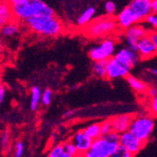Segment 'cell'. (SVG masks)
<instances>
[{"label":"cell","instance_id":"obj_1","mask_svg":"<svg viewBox=\"0 0 157 157\" xmlns=\"http://www.w3.org/2000/svg\"><path fill=\"white\" fill-rule=\"evenodd\" d=\"M13 18L26 21L35 16H55L54 9L41 0H10Z\"/></svg>","mask_w":157,"mask_h":157},{"label":"cell","instance_id":"obj_2","mask_svg":"<svg viewBox=\"0 0 157 157\" xmlns=\"http://www.w3.org/2000/svg\"><path fill=\"white\" fill-rule=\"evenodd\" d=\"M25 26L32 32L44 37L54 38L60 35L64 25L60 19L55 16H35L24 22Z\"/></svg>","mask_w":157,"mask_h":157},{"label":"cell","instance_id":"obj_3","mask_svg":"<svg viewBox=\"0 0 157 157\" xmlns=\"http://www.w3.org/2000/svg\"><path fill=\"white\" fill-rule=\"evenodd\" d=\"M121 135L112 132L93 141L91 148L81 157H110L120 146Z\"/></svg>","mask_w":157,"mask_h":157},{"label":"cell","instance_id":"obj_4","mask_svg":"<svg viewBox=\"0 0 157 157\" xmlns=\"http://www.w3.org/2000/svg\"><path fill=\"white\" fill-rule=\"evenodd\" d=\"M119 28L116 18L108 16H100L95 18L89 25L84 27V33L90 38H107V36L116 32Z\"/></svg>","mask_w":157,"mask_h":157},{"label":"cell","instance_id":"obj_5","mask_svg":"<svg viewBox=\"0 0 157 157\" xmlns=\"http://www.w3.org/2000/svg\"><path fill=\"white\" fill-rule=\"evenodd\" d=\"M116 54V41L113 38L102 39L89 51L90 59L93 61H107Z\"/></svg>","mask_w":157,"mask_h":157},{"label":"cell","instance_id":"obj_6","mask_svg":"<svg viewBox=\"0 0 157 157\" xmlns=\"http://www.w3.org/2000/svg\"><path fill=\"white\" fill-rule=\"evenodd\" d=\"M154 128V121L151 117L147 115H140L134 117L129 131L133 133L138 139L144 143L149 140Z\"/></svg>","mask_w":157,"mask_h":157},{"label":"cell","instance_id":"obj_7","mask_svg":"<svg viewBox=\"0 0 157 157\" xmlns=\"http://www.w3.org/2000/svg\"><path fill=\"white\" fill-rule=\"evenodd\" d=\"M148 34H149V30L146 29V28L141 25L137 24L129 27L128 29L125 30V33H124L127 47L137 53L138 41L141 39L146 37Z\"/></svg>","mask_w":157,"mask_h":157},{"label":"cell","instance_id":"obj_8","mask_svg":"<svg viewBox=\"0 0 157 157\" xmlns=\"http://www.w3.org/2000/svg\"><path fill=\"white\" fill-rule=\"evenodd\" d=\"M114 58H115L120 63H121L124 67H126L128 70L133 69L138 63L140 59L138 53L131 50L127 46L119 49L116 52L115 56H114Z\"/></svg>","mask_w":157,"mask_h":157},{"label":"cell","instance_id":"obj_9","mask_svg":"<svg viewBox=\"0 0 157 157\" xmlns=\"http://www.w3.org/2000/svg\"><path fill=\"white\" fill-rule=\"evenodd\" d=\"M144 142L138 139L133 133L127 131L123 134H121L120 145L124 147L128 151H130L133 155L136 154L144 146Z\"/></svg>","mask_w":157,"mask_h":157},{"label":"cell","instance_id":"obj_10","mask_svg":"<svg viewBox=\"0 0 157 157\" xmlns=\"http://www.w3.org/2000/svg\"><path fill=\"white\" fill-rule=\"evenodd\" d=\"M116 21L120 28L126 30L129 27L135 25H137L140 22V19L136 15L134 11L127 5L117 14Z\"/></svg>","mask_w":157,"mask_h":157},{"label":"cell","instance_id":"obj_11","mask_svg":"<svg viewBox=\"0 0 157 157\" xmlns=\"http://www.w3.org/2000/svg\"><path fill=\"white\" fill-rule=\"evenodd\" d=\"M128 7L134 11L140 21L146 20L152 13L151 0H133L128 4Z\"/></svg>","mask_w":157,"mask_h":157},{"label":"cell","instance_id":"obj_12","mask_svg":"<svg viewBox=\"0 0 157 157\" xmlns=\"http://www.w3.org/2000/svg\"><path fill=\"white\" fill-rule=\"evenodd\" d=\"M107 79H117L121 77H127L129 75L130 70H128L126 67H124L121 63H120L115 58H112L109 60H107Z\"/></svg>","mask_w":157,"mask_h":157},{"label":"cell","instance_id":"obj_13","mask_svg":"<svg viewBox=\"0 0 157 157\" xmlns=\"http://www.w3.org/2000/svg\"><path fill=\"white\" fill-rule=\"evenodd\" d=\"M71 141H72L74 145L76 147L79 156H82L83 154L87 152L91 148L92 143H93V140L86 136L82 130L75 132L73 135L72 138H71Z\"/></svg>","mask_w":157,"mask_h":157},{"label":"cell","instance_id":"obj_14","mask_svg":"<svg viewBox=\"0 0 157 157\" xmlns=\"http://www.w3.org/2000/svg\"><path fill=\"white\" fill-rule=\"evenodd\" d=\"M134 116L131 115V114H121V115H118L110 119L114 132L121 135L129 131Z\"/></svg>","mask_w":157,"mask_h":157},{"label":"cell","instance_id":"obj_15","mask_svg":"<svg viewBox=\"0 0 157 157\" xmlns=\"http://www.w3.org/2000/svg\"><path fill=\"white\" fill-rule=\"evenodd\" d=\"M137 53H138L140 58L143 59H150L157 54V50H156L154 44H152V41L151 40L149 34L138 41Z\"/></svg>","mask_w":157,"mask_h":157},{"label":"cell","instance_id":"obj_16","mask_svg":"<svg viewBox=\"0 0 157 157\" xmlns=\"http://www.w3.org/2000/svg\"><path fill=\"white\" fill-rule=\"evenodd\" d=\"M95 13H96V9L92 6L88 7L87 9H85L80 14L79 16L76 18V24L79 26L86 27L89 25L95 18Z\"/></svg>","mask_w":157,"mask_h":157},{"label":"cell","instance_id":"obj_17","mask_svg":"<svg viewBox=\"0 0 157 157\" xmlns=\"http://www.w3.org/2000/svg\"><path fill=\"white\" fill-rule=\"evenodd\" d=\"M12 18V10L9 1H2L0 4V24H1V26L11 22Z\"/></svg>","mask_w":157,"mask_h":157},{"label":"cell","instance_id":"obj_18","mask_svg":"<svg viewBox=\"0 0 157 157\" xmlns=\"http://www.w3.org/2000/svg\"><path fill=\"white\" fill-rule=\"evenodd\" d=\"M126 81L130 85V87L137 93H144L148 90L147 85L142 80L138 79L137 77H136L134 75H129L126 77Z\"/></svg>","mask_w":157,"mask_h":157},{"label":"cell","instance_id":"obj_19","mask_svg":"<svg viewBox=\"0 0 157 157\" xmlns=\"http://www.w3.org/2000/svg\"><path fill=\"white\" fill-rule=\"evenodd\" d=\"M82 131L85 133L86 136H89L90 138H91L93 141L102 136L101 123H98V122L90 124L89 126H87L86 128H84V129H83Z\"/></svg>","mask_w":157,"mask_h":157},{"label":"cell","instance_id":"obj_20","mask_svg":"<svg viewBox=\"0 0 157 157\" xmlns=\"http://www.w3.org/2000/svg\"><path fill=\"white\" fill-rule=\"evenodd\" d=\"M107 61H96L93 62L91 70L92 74L99 78H106L107 77Z\"/></svg>","mask_w":157,"mask_h":157},{"label":"cell","instance_id":"obj_21","mask_svg":"<svg viewBox=\"0 0 157 157\" xmlns=\"http://www.w3.org/2000/svg\"><path fill=\"white\" fill-rule=\"evenodd\" d=\"M41 95H42V93L38 86H33L30 90L31 98H30V105H29V107L32 111L37 110L40 102H41Z\"/></svg>","mask_w":157,"mask_h":157},{"label":"cell","instance_id":"obj_22","mask_svg":"<svg viewBox=\"0 0 157 157\" xmlns=\"http://www.w3.org/2000/svg\"><path fill=\"white\" fill-rule=\"evenodd\" d=\"M18 32H19V26L15 22H13V21L4 25L1 27L2 36L5 37V38L13 37V36H15Z\"/></svg>","mask_w":157,"mask_h":157},{"label":"cell","instance_id":"obj_23","mask_svg":"<svg viewBox=\"0 0 157 157\" xmlns=\"http://www.w3.org/2000/svg\"><path fill=\"white\" fill-rule=\"evenodd\" d=\"M48 157H75V156H72L69 153H67L64 151L62 144H56L50 149L48 152Z\"/></svg>","mask_w":157,"mask_h":157},{"label":"cell","instance_id":"obj_24","mask_svg":"<svg viewBox=\"0 0 157 157\" xmlns=\"http://www.w3.org/2000/svg\"><path fill=\"white\" fill-rule=\"evenodd\" d=\"M62 146H63L64 151L67 153H69L70 155L75 156V157H78L79 156V153H78V151H77L76 147L74 145V143L71 140H68L66 142H63Z\"/></svg>","mask_w":157,"mask_h":157},{"label":"cell","instance_id":"obj_25","mask_svg":"<svg viewBox=\"0 0 157 157\" xmlns=\"http://www.w3.org/2000/svg\"><path fill=\"white\" fill-rule=\"evenodd\" d=\"M105 14L108 17H114L117 16V5L116 3H114L113 1H106L105 3Z\"/></svg>","mask_w":157,"mask_h":157},{"label":"cell","instance_id":"obj_26","mask_svg":"<svg viewBox=\"0 0 157 157\" xmlns=\"http://www.w3.org/2000/svg\"><path fill=\"white\" fill-rule=\"evenodd\" d=\"M134 155L130 152L128 151L124 147L122 146H119V148L116 150V151L114 152L110 157H133Z\"/></svg>","mask_w":157,"mask_h":157},{"label":"cell","instance_id":"obj_27","mask_svg":"<svg viewBox=\"0 0 157 157\" xmlns=\"http://www.w3.org/2000/svg\"><path fill=\"white\" fill-rule=\"evenodd\" d=\"M52 96H53V92L50 89L44 90L41 95V104L44 105H49L52 101Z\"/></svg>","mask_w":157,"mask_h":157},{"label":"cell","instance_id":"obj_28","mask_svg":"<svg viewBox=\"0 0 157 157\" xmlns=\"http://www.w3.org/2000/svg\"><path fill=\"white\" fill-rule=\"evenodd\" d=\"M101 128H102V136H106L114 131L110 120H106L101 122Z\"/></svg>","mask_w":157,"mask_h":157},{"label":"cell","instance_id":"obj_29","mask_svg":"<svg viewBox=\"0 0 157 157\" xmlns=\"http://www.w3.org/2000/svg\"><path fill=\"white\" fill-rule=\"evenodd\" d=\"M145 21L149 25H151L152 27L153 30H157V12L151 13Z\"/></svg>","mask_w":157,"mask_h":157},{"label":"cell","instance_id":"obj_30","mask_svg":"<svg viewBox=\"0 0 157 157\" xmlns=\"http://www.w3.org/2000/svg\"><path fill=\"white\" fill-rule=\"evenodd\" d=\"M25 151V145L22 141H17L15 143V151H14L13 157H22Z\"/></svg>","mask_w":157,"mask_h":157},{"label":"cell","instance_id":"obj_31","mask_svg":"<svg viewBox=\"0 0 157 157\" xmlns=\"http://www.w3.org/2000/svg\"><path fill=\"white\" fill-rule=\"evenodd\" d=\"M151 111L153 114L154 116H157V96L151 98Z\"/></svg>","mask_w":157,"mask_h":157},{"label":"cell","instance_id":"obj_32","mask_svg":"<svg viewBox=\"0 0 157 157\" xmlns=\"http://www.w3.org/2000/svg\"><path fill=\"white\" fill-rule=\"evenodd\" d=\"M149 36L152 41V44H154L156 50H157V30H153V29H150L149 30Z\"/></svg>","mask_w":157,"mask_h":157},{"label":"cell","instance_id":"obj_33","mask_svg":"<svg viewBox=\"0 0 157 157\" xmlns=\"http://www.w3.org/2000/svg\"><path fill=\"white\" fill-rule=\"evenodd\" d=\"M9 143V134L7 132L3 133L2 137H1V145L3 148H5Z\"/></svg>","mask_w":157,"mask_h":157},{"label":"cell","instance_id":"obj_34","mask_svg":"<svg viewBox=\"0 0 157 157\" xmlns=\"http://www.w3.org/2000/svg\"><path fill=\"white\" fill-rule=\"evenodd\" d=\"M148 94H149L151 98L157 96V89H156L155 87H151V88H149V89H148Z\"/></svg>","mask_w":157,"mask_h":157},{"label":"cell","instance_id":"obj_35","mask_svg":"<svg viewBox=\"0 0 157 157\" xmlns=\"http://www.w3.org/2000/svg\"><path fill=\"white\" fill-rule=\"evenodd\" d=\"M5 91H6V89L3 85L0 86V102L3 103L4 101V98H5Z\"/></svg>","mask_w":157,"mask_h":157},{"label":"cell","instance_id":"obj_36","mask_svg":"<svg viewBox=\"0 0 157 157\" xmlns=\"http://www.w3.org/2000/svg\"><path fill=\"white\" fill-rule=\"evenodd\" d=\"M151 11L152 13L157 12V0H151Z\"/></svg>","mask_w":157,"mask_h":157},{"label":"cell","instance_id":"obj_37","mask_svg":"<svg viewBox=\"0 0 157 157\" xmlns=\"http://www.w3.org/2000/svg\"><path fill=\"white\" fill-rule=\"evenodd\" d=\"M74 115V110H69V111H66L64 114H63V117L64 118H69L71 116Z\"/></svg>","mask_w":157,"mask_h":157},{"label":"cell","instance_id":"obj_38","mask_svg":"<svg viewBox=\"0 0 157 157\" xmlns=\"http://www.w3.org/2000/svg\"><path fill=\"white\" fill-rule=\"evenodd\" d=\"M148 71H149V73L151 75H152L153 76H157V69L156 68H150Z\"/></svg>","mask_w":157,"mask_h":157}]
</instances>
